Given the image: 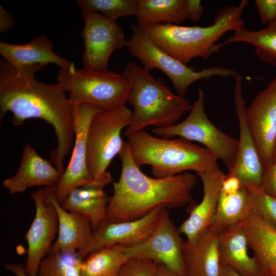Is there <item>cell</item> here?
Wrapping results in <instances>:
<instances>
[{"instance_id": "1", "label": "cell", "mask_w": 276, "mask_h": 276, "mask_svg": "<svg viewBox=\"0 0 276 276\" xmlns=\"http://www.w3.org/2000/svg\"><path fill=\"white\" fill-rule=\"evenodd\" d=\"M44 65L16 67L0 61V118L13 114L12 122L20 126L32 118L40 119L53 127L57 146L50 154L52 163L62 174L64 159L74 146V104L57 84L42 83L35 74Z\"/></svg>"}, {"instance_id": "2", "label": "cell", "mask_w": 276, "mask_h": 276, "mask_svg": "<svg viewBox=\"0 0 276 276\" xmlns=\"http://www.w3.org/2000/svg\"><path fill=\"white\" fill-rule=\"evenodd\" d=\"M119 156L121 175L112 183L113 192L105 221L136 220L158 208H180L193 201L192 191L198 181L195 175L186 172L164 178L149 177L135 164L127 141Z\"/></svg>"}, {"instance_id": "3", "label": "cell", "mask_w": 276, "mask_h": 276, "mask_svg": "<svg viewBox=\"0 0 276 276\" xmlns=\"http://www.w3.org/2000/svg\"><path fill=\"white\" fill-rule=\"evenodd\" d=\"M248 1L219 9L213 24L206 27L157 24L143 30L151 41L166 53L185 64L195 58L207 59L221 48L217 42L228 31L245 27L243 12Z\"/></svg>"}, {"instance_id": "4", "label": "cell", "mask_w": 276, "mask_h": 276, "mask_svg": "<svg viewBox=\"0 0 276 276\" xmlns=\"http://www.w3.org/2000/svg\"><path fill=\"white\" fill-rule=\"evenodd\" d=\"M121 74L130 83L127 102L133 107L125 136L148 126H172L185 112L190 110L192 105L187 99L174 94L162 78H154L136 62L128 63Z\"/></svg>"}, {"instance_id": "5", "label": "cell", "mask_w": 276, "mask_h": 276, "mask_svg": "<svg viewBox=\"0 0 276 276\" xmlns=\"http://www.w3.org/2000/svg\"><path fill=\"white\" fill-rule=\"evenodd\" d=\"M135 164L151 167L157 178H167L192 170L199 175L218 166V157L205 147L183 138L170 140L152 136L142 130L127 136Z\"/></svg>"}, {"instance_id": "6", "label": "cell", "mask_w": 276, "mask_h": 276, "mask_svg": "<svg viewBox=\"0 0 276 276\" xmlns=\"http://www.w3.org/2000/svg\"><path fill=\"white\" fill-rule=\"evenodd\" d=\"M57 84L75 104H90L102 110H110L126 105L130 83L122 74L106 70L60 68Z\"/></svg>"}, {"instance_id": "7", "label": "cell", "mask_w": 276, "mask_h": 276, "mask_svg": "<svg viewBox=\"0 0 276 276\" xmlns=\"http://www.w3.org/2000/svg\"><path fill=\"white\" fill-rule=\"evenodd\" d=\"M131 36L126 47L128 53L138 59L142 67L148 71L159 69L169 78L177 95L184 97L193 83L214 76L236 78L238 72L224 66H210L196 71L169 55L157 47L145 32L137 24L131 26Z\"/></svg>"}, {"instance_id": "8", "label": "cell", "mask_w": 276, "mask_h": 276, "mask_svg": "<svg viewBox=\"0 0 276 276\" xmlns=\"http://www.w3.org/2000/svg\"><path fill=\"white\" fill-rule=\"evenodd\" d=\"M152 132L163 138L177 136L189 141L199 142L223 162L228 173L234 169L238 140L223 132L209 119L204 109V93L202 89H198L197 98L186 119L169 127L156 128Z\"/></svg>"}, {"instance_id": "9", "label": "cell", "mask_w": 276, "mask_h": 276, "mask_svg": "<svg viewBox=\"0 0 276 276\" xmlns=\"http://www.w3.org/2000/svg\"><path fill=\"white\" fill-rule=\"evenodd\" d=\"M132 112L126 105L102 110L91 119L86 137V163L93 179L101 178L111 160L121 151V131L129 125Z\"/></svg>"}, {"instance_id": "10", "label": "cell", "mask_w": 276, "mask_h": 276, "mask_svg": "<svg viewBox=\"0 0 276 276\" xmlns=\"http://www.w3.org/2000/svg\"><path fill=\"white\" fill-rule=\"evenodd\" d=\"M84 27L81 31L84 50L83 68L108 70L111 54L126 47L127 41L121 26L101 13L82 11Z\"/></svg>"}, {"instance_id": "11", "label": "cell", "mask_w": 276, "mask_h": 276, "mask_svg": "<svg viewBox=\"0 0 276 276\" xmlns=\"http://www.w3.org/2000/svg\"><path fill=\"white\" fill-rule=\"evenodd\" d=\"M185 241L171 219L168 209L163 208L158 224L151 236L137 245L125 247L128 257L148 259L162 264L179 276H185L182 257Z\"/></svg>"}, {"instance_id": "12", "label": "cell", "mask_w": 276, "mask_h": 276, "mask_svg": "<svg viewBox=\"0 0 276 276\" xmlns=\"http://www.w3.org/2000/svg\"><path fill=\"white\" fill-rule=\"evenodd\" d=\"M73 104L75 136L73 152L68 165L57 186L53 188L55 197L59 204L71 190L87 185L94 180L87 167L86 137L91 119L102 110L90 104Z\"/></svg>"}, {"instance_id": "13", "label": "cell", "mask_w": 276, "mask_h": 276, "mask_svg": "<svg viewBox=\"0 0 276 276\" xmlns=\"http://www.w3.org/2000/svg\"><path fill=\"white\" fill-rule=\"evenodd\" d=\"M246 118L265 168L275 160L276 77L254 98L246 109Z\"/></svg>"}, {"instance_id": "14", "label": "cell", "mask_w": 276, "mask_h": 276, "mask_svg": "<svg viewBox=\"0 0 276 276\" xmlns=\"http://www.w3.org/2000/svg\"><path fill=\"white\" fill-rule=\"evenodd\" d=\"M31 196L35 206L34 219L25 238L28 244L27 258L24 266L27 276H37L42 260L48 255L58 233V218L53 204L39 188Z\"/></svg>"}, {"instance_id": "15", "label": "cell", "mask_w": 276, "mask_h": 276, "mask_svg": "<svg viewBox=\"0 0 276 276\" xmlns=\"http://www.w3.org/2000/svg\"><path fill=\"white\" fill-rule=\"evenodd\" d=\"M163 208H158L139 219L120 222L103 221L93 231L91 244L84 250L77 252L84 259L88 255L99 250L115 245L130 247L149 238L156 229L160 220Z\"/></svg>"}, {"instance_id": "16", "label": "cell", "mask_w": 276, "mask_h": 276, "mask_svg": "<svg viewBox=\"0 0 276 276\" xmlns=\"http://www.w3.org/2000/svg\"><path fill=\"white\" fill-rule=\"evenodd\" d=\"M235 79L234 100L239 122V140L235 166L228 174L237 177L244 186L261 185L264 168L247 123L242 77L238 73Z\"/></svg>"}, {"instance_id": "17", "label": "cell", "mask_w": 276, "mask_h": 276, "mask_svg": "<svg viewBox=\"0 0 276 276\" xmlns=\"http://www.w3.org/2000/svg\"><path fill=\"white\" fill-rule=\"evenodd\" d=\"M46 199L54 206L58 218V233L50 252H80L91 243L93 230L89 219L85 215L64 210L56 200L53 188L45 187Z\"/></svg>"}, {"instance_id": "18", "label": "cell", "mask_w": 276, "mask_h": 276, "mask_svg": "<svg viewBox=\"0 0 276 276\" xmlns=\"http://www.w3.org/2000/svg\"><path fill=\"white\" fill-rule=\"evenodd\" d=\"M62 174L51 163L42 158L30 144L25 145L17 172L3 181L11 194L25 192L32 187L55 188Z\"/></svg>"}, {"instance_id": "19", "label": "cell", "mask_w": 276, "mask_h": 276, "mask_svg": "<svg viewBox=\"0 0 276 276\" xmlns=\"http://www.w3.org/2000/svg\"><path fill=\"white\" fill-rule=\"evenodd\" d=\"M218 166L199 175L203 194L199 204L192 202L189 217L178 227L180 233L191 240L211 225L215 214L219 193L224 176Z\"/></svg>"}, {"instance_id": "20", "label": "cell", "mask_w": 276, "mask_h": 276, "mask_svg": "<svg viewBox=\"0 0 276 276\" xmlns=\"http://www.w3.org/2000/svg\"><path fill=\"white\" fill-rule=\"evenodd\" d=\"M112 182L110 171H106L101 178L71 190L60 204L66 211H76L86 216L94 231L105 219L110 197L104 188Z\"/></svg>"}, {"instance_id": "21", "label": "cell", "mask_w": 276, "mask_h": 276, "mask_svg": "<svg viewBox=\"0 0 276 276\" xmlns=\"http://www.w3.org/2000/svg\"><path fill=\"white\" fill-rule=\"evenodd\" d=\"M182 257L185 276H219L218 233L209 226L185 241Z\"/></svg>"}, {"instance_id": "22", "label": "cell", "mask_w": 276, "mask_h": 276, "mask_svg": "<svg viewBox=\"0 0 276 276\" xmlns=\"http://www.w3.org/2000/svg\"><path fill=\"white\" fill-rule=\"evenodd\" d=\"M241 223L262 276H276V229L251 210Z\"/></svg>"}, {"instance_id": "23", "label": "cell", "mask_w": 276, "mask_h": 276, "mask_svg": "<svg viewBox=\"0 0 276 276\" xmlns=\"http://www.w3.org/2000/svg\"><path fill=\"white\" fill-rule=\"evenodd\" d=\"M52 41L44 34L22 44L0 42V54L3 59L16 67L34 64H55L60 68L70 70L73 62L56 54Z\"/></svg>"}, {"instance_id": "24", "label": "cell", "mask_w": 276, "mask_h": 276, "mask_svg": "<svg viewBox=\"0 0 276 276\" xmlns=\"http://www.w3.org/2000/svg\"><path fill=\"white\" fill-rule=\"evenodd\" d=\"M248 248L241 223L218 233L220 264L229 266L243 276H262L256 259L249 255Z\"/></svg>"}, {"instance_id": "25", "label": "cell", "mask_w": 276, "mask_h": 276, "mask_svg": "<svg viewBox=\"0 0 276 276\" xmlns=\"http://www.w3.org/2000/svg\"><path fill=\"white\" fill-rule=\"evenodd\" d=\"M135 17L143 30L157 24L178 25L189 18L186 0H139Z\"/></svg>"}, {"instance_id": "26", "label": "cell", "mask_w": 276, "mask_h": 276, "mask_svg": "<svg viewBox=\"0 0 276 276\" xmlns=\"http://www.w3.org/2000/svg\"><path fill=\"white\" fill-rule=\"evenodd\" d=\"M250 211L249 194L245 186L234 192H226L221 189L210 226L219 233L239 224Z\"/></svg>"}, {"instance_id": "27", "label": "cell", "mask_w": 276, "mask_h": 276, "mask_svg": "<svg viewBox=\"0 0 276 276\" xmlns=\"http://www.w3.org/2000/svg\"><path fill=\"white\" fill-rule=\"evenodd\" d=\"M234 42L251 44L261 60L276 66V19L268 24L266 28L258 31L249 30L244 27L234 32L220 45L223 47Z\"/></svg>"}, {"instance_id": "28", "label": "cell", "mask_w": 276, "mask_h": 276, "mask_svg": "<svg viewBox=\"0 0 276 276\" xmlns=\"http://www.w3.org/2000/svg\"><path fill=\"white\" fill-rule=\"evenodd\" d=\"M128 259L125 246L115 245L99 250L83 260L80 276H117Z\"/></svg>"}, {"instance_id": "29", "label": "cell", "mask_w": 276, "mask_h": 276, "mask_svg": "<svg viewBox=\"0 0 276 276\" xmlns=\"http://www.w3.org/2000/svg\"><path fill=\"white\" fill-rule=\"evenodd\" d=\"M83 260L77 252H50L41 262L37 276H80Z\"/></svg>"}, {"instance_id": "30", "label": "cell", "mask_w": 276, "mask_h": 276, "mask_svg": "<svg viewBox=\"0 0 276 276\" xmlns=\"http://www.w3.org/2000/svg\"><path fill=\"white\" fill-rule=\"evenodd\" d=\"M82 11L98 12L116 21L121 17L136 15L139 0H78Z\"/></svg>"}, {"instance_id": "31", "label": "cell", "mask_w": 276, "mask_h": 276, "mask_svg": "<svg viewBox=\"0 0 276 276\" xmlns=\"http://www.w3.org/2000/svg\"><path fill=\"white\" fill-rule=\"evenodd\" d=\"M251 210L276 229V198L268 193L261 185L245 186Z\"/></svg>"}, {"instance_id": "32", "label": "cell", "mask_w": 276, "mask_h": 276, "mask_svg": "<svg viewBox=\"0 0 276 276\" xmlns=\"http://www.w3.org/2000/svg\"><path fill=\"white\" fill-rule=\"evenodd\" d=\"M156 263L151 260L132 257L122 265L117 276H155Z\"/></svg>"}, {"instance_id": "33", "label": "cell", "mask_w": 276, "mask_h": 276, "mask_svg": "<svg viewBox=\"0 0 276 276\" xmlns=\"http://www.w3.org/2000/svg\"><path fill=\"white\" fill-rule=\"evenodd\" d=\"M255 3L263 25L276 19V0H256Z\"/></svg>"}, {"instance_id": "34", "label": "cell", "mask_w": 276, "mask_h": 276, "mask_svg": "<svg viewBox=\"0 0 276 276\" xmlns=\"http://www.w3.org/2000/svg\"><path fill=\"white\" fill-rule=\"evenodd\" d=\"M261 186L268 193L276 198V160L264 168Z\"/></svg>"}, {"instance_id": "35", "label": "cell", "mask_w": 276, "mask_h": 276, "mask_svg": "<svg viewBox=\"0 0 276 276\" xmlns=\"http://www.w3.org/2000/svg\"><path fill=\"white\" fill-rule=\"evenodd\" d=\"M189 19L194 22L198 21L202 15L204 6L200 0H186Z\"/></svg>"}, {"instance_id": "36", "label": "cell", "mask_w": 276, "mask_h": 276, "mask_svg": "<svg viewBox=\"0 0 276 276\" xmlns=\"http://www.w3.org/2000/svg\"><path fill=\"white\" fill-rule=\"evenodd\" d=\"M15 25L14 17L0 5V33L9 31Z\"/></svg>"}, {"instance_id": "37", "label": "cell", "mask_w": 276, "mask_h": 276, "mask_svg": "<svg viewBox=\"0 0 276 276\" xmlns=\"http://www.w3.org/2000/svg\"><path fill=\"white\" fill-rule=\"evenodd\" d=\"M5 269L13 273L15 276H27L25 269L24 266L21 264L16 263H7L5 265Z\"/></svg>"}, {"instance_id": "38", "label": "cell", "mask_w": 276, "mask_h": 276, "mask_svg": "<svg viewBox=\"0 0 276 276\" xmlns=\"http://www.w3.org/2000/svg\"><path fill=\"white\" fill-rule=\"evenodd\" d=\"M155 276H179L166 266L156 263Z\"/></svg>"}, {"instance_id": "39", "label": "cell", "mask_w": 276, "mask_h": 276, "mask_svg": "<svg viewBox=\"0 0 276 276\" xmlns=\"http://www.w3.org/2000/svg\"><path fill=\"white\" fill-rule=\"evenodd\" d=\"M219 276H243L228 266L220 264Z\"/></svg>"}, {"instance_id": "40", "label": "cell", "mask_w": 276, "mask_h": 276, "mask_svg": "<svg viewBox=\"0 0 276 276\" xmlns=\"http://www.w3.org/2000/svg\"><path fill=\"white\" fill-rule=\"evenodd\" d=\"M276 160V149H275V161Z\"/></svg>"}]
</instances>
